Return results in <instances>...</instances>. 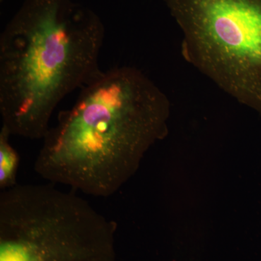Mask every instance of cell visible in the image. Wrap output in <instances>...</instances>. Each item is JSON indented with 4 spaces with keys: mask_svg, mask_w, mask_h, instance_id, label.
I'll return each mask as SVG.
<instances>
[{
    "mask_svg": "<svg viewBox=\"0 0 261 261\" xmlns=\"http://www.w3.org/2000/svg\"><path fill=\"white\" fill-rule=\"evenodd\" d=\"M169 101L141 70L102 71L43 138L34 170L86 195H114L166 133Z\"/></svg>",
    "mask_w": 261,
    "mask_h": 261,
    "instance_id": "cell-1",
    "label": "cell"
},
{
    "mask_svg": "<svg viewBox=\"0 0 261 261\" xmlns=\"http://www.w3.org/2000/svg\"><path fill=\"white\" fill-rule=\"evenodd\" d=\"M116 228L87 200L49 184L0 193V261H114Z\"/></svg>",
    "mask_w": 261,
    "mask_h": 261,
    "instance_id": "cell-3",
    "label": "cell"
},
{
    "mask_svg": "<svg viewBox=\"0 0 261 261\" xmlns=\"http://www.w3.org/2000/svg\"><path fill=\"white\" fill-rule=\"evenodd\" d=\"M12 136L5 126L0 130V188L7 190L18 185L19 157L18 152L10 142Z\"/></svg>",
    "mask_w": 261,
    "mask_h": 261,
    "instance_id": "cell-5",
    "label": "cell"
},
{
    "mask_svg": "<svg viewBox=\"0 0 261 261\" xmlns=\"http://www.w3.org/2000/svg\"><path fill=\"white\" fill-rule=\"evenodd\" d=\"M102 21L72 0H25L0 36V113L10 135L43 140L60 102L102 70Z\"/></svg>",
    "mask_w": 261,
    "mask_h": 261,
    "instance_id": "cell-2",
    "label": "cell"
},
{
    "mask_svg": "<svg viewBox=\"0 0 261 261\" xmlns=\"http://www.w3.org/2000/svg\"><path fill=\"white\" fill-rule=\"evenodd\" d=\"M184 56L240 102L261 111V0H164Z\"/></svg>",
    "mask_w": 261,
    "mask_h": 261,
    "instance_id": "cell-4",
    "label": "cell"
}]
</instances>
